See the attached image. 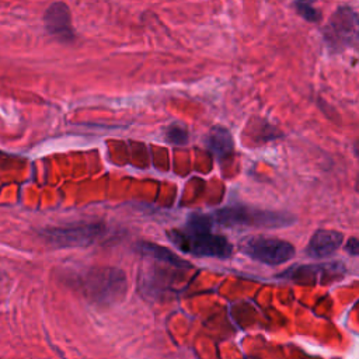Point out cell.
<instances>
[{
    "label": "cell",
    "instance_id": "obj_1",
    "mask_svg": "<svg viewBox=\"0 0 359 359\" xmlns=\"http://www.w3.org/2000/svg\"><path fill=\"white\" fill-rule=\"evenodd\" d=\"M213 222L208 215H191L184 229H174L167 233L168 240L185 254L195 257L229 258L233 245L229 240L212 231Z\"/></svg>",
    "mask_w": 359,
    "mask_h": 359
},
{
    "label": "cell",
    "instance_id": "obj_2",
    "mask_svg": "<svg viewBox=\"0 0 359 359\" xmlns=\"http://www.w3.org/2000/svg\"><path fill=\"white\" fill-rule=\"evenodd\" d=\"M212 222L224 227H265L279 229L287 227L294 222V217L282 212L262 210L250 206H227L213 212Z\"/></svg>",
    "mask_w": 359,
    "mask_h": 359
},
{
    "label": "cell",
    "instance_id": "obj_3",
    "mask_svg": "<svg viewBox=\"0 0 359 359\" xmlns=\"http://www.w3.org/2000/svg\"><path fill=\"white\" fill-rule=\"evenodd\" d=\"M81 289L93 303L111 304L125 294L126 276L116 268L91 269L81 278Z\"/></svg>",
    "mask_w": 359,
    "mask_h": 359
},
{
    "label": "cell",
    "instance_id": "obj_4",
    "mask_svg": "<svg viewBox=\"0 0 359 359\" xmlns=\"http://www.w3.org/2000/svg\"><path fill=\"white\" fill-rule=\"evenodd\" d=\"M240 250L251 259L265 265L285 264L290 261L296 254L293 244L289 241L265 236H254L245 238L241 243Z\"/></svg>",
    "mask_w": 359,
    "mask_h": 359
},
{
    "label": "cell",
    "instance_id": "obj_5",
    "mask_svg": "<svg viewBox=\"0 0 359 359\" xmlns=\"http://www.w3.org/2000/svg\"><path fill=\"white\" fill-rule=\"evenodd\" d=\"M101 223H79L74 226L50 227L42 230V237L56 247H79L93 243L102 233Z\"/></svg>",
    "mask_w": 359,
    "mask_h": 359
},
{
    "label": "cell",
    "instance_id": "obj_6",
    "mask_svg": "<svg viewBox=\"0 0 359 359\" xmlns=\"http://www.w3.org/2000/svg\"><path fill=\"white\" fill-rule=\"evenodd\" d=\"M346 272V268L341 262L327 264H310L289 268L286 272L279 275L280 278L294 280L299 283H316V282H334L341 279Z\"/></svg>",
    "mask_w": 359,
    "mask_h": 359
},
{
    "label": "cell",
    "instance_id": "obj_7",
    "mask_svg": "<svg viewBox=\"0 0 359 359\" xmlns=\"http://www.w3.org/2000/svg\"><path fill=\"white\" fill-rule=\"evenodd\" d=\"M324 38L327 43L335 49L341 50L356 41V15L351 8L338 10L331 18L328 27L325 28Z\"/></svg>",
    "mask_w": 359,
    "mask_h": 359
},
{
    "label": "cell",
    "instance_id": "obj_8",
    "mask_svg": "<svg viewBox=\"0 0 359 359\" xmlns=\"http://www.w3.org/2000/svg\"><path fill=\"white\" fill-rule=\"evenodd\" d=\"M43 22L46 31L59 41L69 42L74 38V31L72 25L70 10L65 3H53L48 7L43 15Z\"/></svg>",
    "mask_w": 359,
    "mask_h": 359
},
{
    "label": "cell",
    "instance_id": "obj_9",
    "mask_svg": "<svg viewBox=\"0 0 359 359\" xmlns=\"http://www.w3.org/2000/svg\"><path fill=\"white\" fill-rule=\"evenodd\" d=\"M344 234L337 230L320 229L311 236L306 252L311 258H325L332 255L342 244Z\"/></svg>",
    "mask_w": 359,
    "mask_h": 359
},
{
    "label": "cell",
    "instance_id": "obj_10",
    "mask_svg": "<svg viewBox=\"0 0 359 359\" xmlns=\"http://www.w3.org/2000/svg\"><path fill=\"white\" fill-rule=\"evenodd\" d=\"M208 146L215 153L216 157L224 158L233 151L234 143L230 132L226 128L213 126L208 137Z\"/></svg>",
    "mask_w": 359,
    "mask_h": 359
},
{
    "label": "cell",
    "instance_id": "obj_11",
    "mask_svg": "<svg viewBox=\"0 0 359 359\" xmlns=\"http://www.w3.org/2000/svg\"><path fill=\"white\" fill-rule=\"evenodd\" d=\"M140 250L144 252V254H149L151 255L153 258L158 259V261H163L168 265H174V266H189L188 262L180 259L172 251L164 248L163 245H157V244H153V243H142L140 244Z\"/></svg>",
    "mask_w": 359,
    "mask_h": 359
},
{
    "label": "cell",
    "instance_id": "obj_12",
    "mask_svg": "<svg viewBox=\"0 0 359 359\" xmlns=\"http://www.w3.org/2000/svg\"><path fill=\"white\" fill-rule=\"evenodd\" d=\"M165 139L172 144H185L188 140V132L181 125H170L165 129Z\"/></svg>",
    "mask_w": 359,
    "mask_h": 359
},
{
    "label": "cell",
    "instance_id": "obj_13",
    "mask_svg": "<svg viewBox=\"0 0 359 359\" xmlns=\"http://www.w3.org/2000/svg\"><path fill=\"white\" fill-rule=\"evenodd\" d=\"M296 7H297L299 13L303 15V18H306L309 21H317L318 20V13L310 4H307L304 0H299L296 3Z\"/></svg>",
    "mask_w": 359,
    "mask_h": 359
},
{
    "label": "cell",
    "instance_id": "obj_14",
    "mask_svg": "<svg viewBox=\"0 0 359 359\" xmlns=\"http://www.w3.org/2000/svg\"><path fill=\"white\" fill-rule=\"evenodd\" d=\"M345 250L351 254V255H358L359 252V243H358V238L356 237H351L348 238V243L345 245Z\"/></svg>",
    "mask_w": 359,
    "mask_h": 359
}]
</instances>
